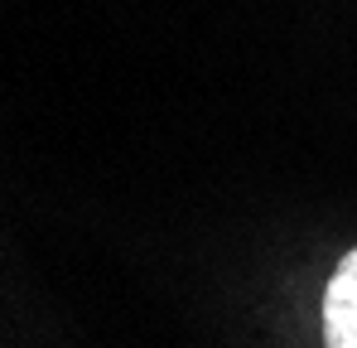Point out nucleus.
<instances>
[{
	"instance_id": "nucleus-1",
	"label": "nucleus",
	"mask_w": 357,
	"mask_h": 348,
	"mask_svg": "<svg viewBox=\"0 0 357 348\" xmlns=\"http://www.w3.org/2000/svg\"><path fill=\"white\" fill-rule=\"evenodd\" d=\"M324 344L357 348V247L338 261L333 281L324 290Z\"/></svg>"
}]
</instances>
